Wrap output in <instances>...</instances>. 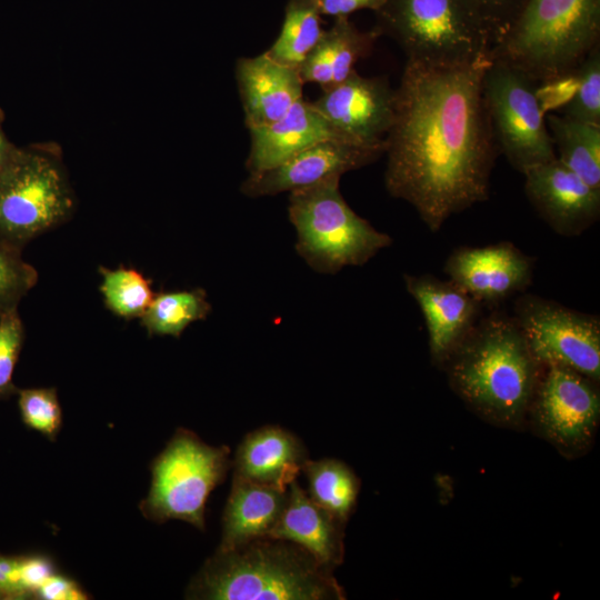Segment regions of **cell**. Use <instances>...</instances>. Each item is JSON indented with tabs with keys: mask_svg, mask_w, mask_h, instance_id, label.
<instances>
[{
	"mask_svg": "<svg viewBox=\"0 0 600 600\" xmlns=\"http://www.w3.org/2000/svg\"><path fill=\"white\" fill-rule=\"evenodd\" d=\"M489 60L452 67L407 60L396 89L384 184L431 232L489 198L500 153L482 96Z\"/></svg>",
	"mask_w": 600,
	"mask_h": 600,
	"instance_id": "1",
	"label": "cell"
},
{
	"mask_svg": "<svg viewBox=\"0 0 600 600\" xmlns=\"http://www.w3.org/2000/svg\"><path fill=\"white\" fill-rule=\"evenodd\" d=\"M186 598L201 600H340L333 570L300 546L262 537L216 550L193 577Z\"/></svg>",
	"mask_w": 600,
	"mask_h": 600,
	"instance_id": "2",
	"label": "cell"
},
{
	"mask_svg": "<svg viewBox=\"0 0 600 600\" xmlns=\"http://www.w3.org/2000/svg\"><path fill=\"white\" fill-rule=\"evenodd\" d=\"M449 380L471 408L496 422H518L530 407L540 363L513 317L494 312L450 354Z\"/></svg>",
	"mask_w": 600,
	"mask_h": 600,
	"instance_id": "3",
	"label": "cell"
},
{
	"mask_svg": "<svg viewBox=\"0 0 600 600\" xmlns=\"http://www.w3.org/2000/svg\"><path fill=\"white\" fill-rule=\"evenodd\" d=\"M600 43V0H527L491 57L538 84L572 76Z\"/></svg>",
	"mask_w": 600,
	"mask_h": 600,
	"instance_id": "4",
	"label": "cell"
},
{
	"mask_svg": "<svg viewBox=\"0 0 600 600\" xmlns=\"http://www.w3.org/2000/svg\"><path fill=\"white\" fill-rule=\"evenodd\" d=\"M374 13V29L408 61L452 67L491 57L494 39L470 0H386Z\"/></svg>",
	"mask_w": 600,
	"mask_h": 600,
	"instance_id": "5",
	"label": "cell"
},
{
	"mask_svg": "<svg viewBox=\"0 0 600 600\" xmlns=\"http://www.w3.org/2000/svg\"><path fill=\"white\" fill-rule=\"evenodd\" d=\"M340 177H328L289 194L288 214L297 232L296 250L319 273L363 266L392 238L358 216L343 199Z\"/></svg>",
	"mask_w": 600,
	"mask_h": 600,
	"instance_id": "6",
	"label": "cell"
},
{
	"mask_svg": "<svg viewBox=\"0 0 600 600\" xmlns=\"http://www.w3.org/2000/svg\"><path fill=\"white\" fill-rule=\"evenodd\" d=\"M74 194L57 150L19 149L0 168V239L21 249L66 222Z\"/></svg>",
	"mask_w": 600,
	"mask_h": 600,
	"instance_id": "7",
	"label": "cell"
},
{
	"mask_svg": "<svg viewBox=\"0 0 600 600\" xmlns=\"http://www.w3.org/2000/svg\"><path fill=\"white\" fill-rule=\"evenodd\" d=\"M231 468L227 446H209L180 428L151 463V487L140 510L157 523L178 519L204 530L207 500Z\"/></svg>",
	"mask_w": 600,
	"mask_h": 600,
	"instance_id": "8",
	"label": "cell"
},
{
	"mask_svg": "<svg viewBox=\"0 0 600 600\" xmlns=\"http://www.w3.org/2000/svg\"><path fill=\"white\" fill-rule=\"evenodd\" d=\"M538 83L520 69L491 57L482 96L498 150L523 173L556 158Z\"/></svg>",
	"mask_w": 600,
	"mask_h": 600,
	"instance_id": "9",
	"label": "cell"
},
{
	"mask_svg": "<svg viewBox=\"0 0 600 600\" xmlns=\"http://www.w3.org/2000/svg\"><path fill=\"white\" fill-rule=\"evenodd\" d=\"M513 319L541 366H561L587 378H600V320L556 301L522 294Z\"/></svg>",
	"mask_w": 600,
	"mask_h": 600,
	"instance_id": "10",
	"label": "cell"
},
{
	"mask_svg": "<svg viewBox=\"0 0 600 600\" xmlns=\"http://www.w3.org/2000/svg\"><path fill=\"white\" fill-rule=\"evenodd\" d=\"M530 406L551 441L578 448L592 437L600 416V397L593 380L561 366H544Z\"/></svg>",
	"mask_w": 600,
	"mask_h": 600,
	"instance_id": "11",
	"label": "cell"
},
{
	"mask_svg": "<svg viewBox=\"0 0 600 600\" xmlns=\"http://www.w3.org/2000/svg\"><path fill=\"white\" fill-rule=\"evenodd\" d=\"M311 101L348 140L386 149L393 123L396 89L387 77H363L353 70L343 81Z\"/></svg>",
	"mask_w": 600,
	"mask_h": 600,
	"instance_id": "12",
	"label": "cell"
},
{
	"mask_svg": "<svg viewBox=\"0 0 600 600\" xmlns=\"http://www.w3.org/2000/svg\"><path fill=\"white\" fill-rule=\"evenodd\" d=\"M533 267L531 257L502 241L460 247L448 257L443 270L479 303L497 306L531 284Z\"/></svg>",
	"mask_w": 600,
	"mask_h": 600,
	"instance_id": "13",
	"label": "cell"
},
{
	"mask_svg": "<svg viewBox=\"0 0 600 600\" xmlns=\"http://www.w3.org/2000/svg\"><path fill=\"white\" fill-rule=\"evenodd\" d=\"M384 148L368 147L347 140H326L306 148L281 163L254 173L241 184L251 198L276 196L314 184L374 162Z\"/></svg>",
	"mask_w": 600,
	"mask_h": 600,
	"instance_id": "14",
	"label": "cell"
},
{
	"mask_svg": "<svg viewBox=\"0 0 600 600\" xmlns=\"http://www.w3.org/2000/svg\"><path fill=\"white\" fill-rule=\"evenodd\" d=\"M524 192L532 207L558 234L577 237L600 217V190L594 189L558 159L523 173Z\"/></svg>",
	"mask_w": 600,
	"mask_h": 600,
	"instance_id": "15",
	"label": "cell"
},
{
	"mask_svg": "<svg viewBox=\"0 0 600 600\" xmlns=\"http://www.w3.org/2000/svg\"><path fill=\"white\" fill-rule=\"evenodd\" d=\"M403 281L423 314L433 361L446 362L478 322L482 304L451 280L404 274Z\"/></svg>",
	"mask_w": 600,
	"mask_h": 600,
	"instance_id": "16",
	"label": "cell"
},
{
	"mask_svg": "<svg viewBox=\"0 0 600 600\" xmlns=\"http://www.w3.org/2000/svg\"><path fill=\"white\" fill-rule=\"evenodd\" d=\"M249 132L251 143L246 161L249 173L270 169L321 141H350L303 98L277 121L251 128Z\"/></svg>",
	"mask_w": 600,
	"mask_h": 600,
	"instance_id": "17",
	"label": "cell"
},
{
	"mask_svg": "<svg viewBox=\"0 0 600 600\" xmlns=\"http://www.w3.org/2000/svg\"><path fill=\"white\" fill-rule=\"evenodd\" d=\"M236 78L248 129L277 121L302 99L304 83L298 69L273 60L266 51L240 58Z\"/></svg>",
	"mask_w": 600,
	"mask_h": 600,
	"instance_id": "18",
	"label": "cell"
},
{
	"mask_svg": "<svg viewBox=\"0 0 600 600\" xmlns=\"http://www.w3.org/2000/svg\"><path fill=\"white\" fill-rule=\"evenodd\" d=\"M308 459V450L297 436L279 426H263L238 446L233 476L287 490Z\"/></svg>",
	"mask_w": 600,
	"mask_h": 600,
	"instance_id": "19",
	"label": "cell"
},
{
	"mask_svg": "<svg viewBox=\"0 0 600 600\" xmlns=\"http://www.w3.org/2000/svg\"><path fill=\"white\" fill-rule=\"evenodd\" d=\"M344 523L317 504L294 480L288 487L286 506L268 537L300 546L333 570L343 560Z\"/></svg>",
	"mask_w": 600,
	"mask_h": 600,
	"instance_id": "20",
	"label": "cell"
},
{
	"mask_svg": "<svg viewBox=\"0 0 600 600\" xmlns=\"http://www.w3.org/2000/svg\"><path fill=\"white\" fill-rule=\"evenodd\" d=\"M288 498V489L256 483L233 476L222 517L218 550H229L268 537Z\"/></svg>",
	"mask_w": 600,
	"mask_h": 600,
	"instance_id": "21",
	"label": "cell"
},
{
	"mask_svg": "<svg viewBox=\"0 0 600 600\" xmlns=\"http://www.w3.org/2000/svg\"><path fill=\"white\" fill-rule=\"evenodd\" d=\"M556 158L590 187L600 190V124L562 114L546 118Z\"/></svg>",
	"mask_w": 600,
	"mask_h": 600,
	"instance_id": "22",
	"label": "cell"
},
{
	"mask_svg": "<svg viewBox=\"0 0 600 600\" xmlns=\"http://www.w3.org/2000/svg\"><path fill=\"white\" fill-rule=\"evenodd\" d=\"M308 480V494L320 507L346 522L353 511L360 489L356 473L342 461L308 459L301 470Z\"/></svg>",
	"mask_w": 600,
	"mask_h": 600,
	"instance_id": "23",
	"label": "cell"
},
{
	"mask_svg": "<svg viewBox=\"0 0 600 600\" xmlns=\"http://www.w3.org/2000/svg\"><path fill=\"white\" fill-rule=\"evenodd\" d=\"M321 16L317 0H288L280 32L266 53L298 69L324 31Z\"/></svg>",
	"mask_w": 600,
	"mask_h": 600,
	"instance_id": "24",
	"label": "cell"
},
{
	"mask_svg": "<svg viewBox=\"0 0 600 600\" xmlns=\"http://www.w3.org/2000/svg\"><path fill=\"white\" fill-rule=\"evenodd\" d=\"M211 304L203 289L161 291L154 293L141 316V324L151 336L179 338L192 322L204 320Z\"/></svg>",
	"mask_w": 600,
	"mask_h": 600,
	"instance_id": "25",
	"label": "cell"
},
{
	"mask_svg": "<svg viewBox=\"0 0 600 600\" xmlns=\"http://www.w3.org/2000/svg\"><path fill=\"white\" fill-rule=\"evenodd\" d=\"M99 272L106 307L126 320L141 318L154 297L151 280L140 271L123 266L113 270L100 267Z\"/></svg>",
	"mask_w": 600,
	"mask_h": 600,
	"instance_id": "26",
	"label": "cell"
},
{
	"mask_svg": "<svg viewBox=\"0 0 600 600\" xmlns=\"http://www.w3.org/2000/svg\"><path fill=\"white\" fill-rule=\"evenodd\" d=\"M323 37L332 61V86H334L356 70L354 66L360 59L370 54L380 34L374 28L362 31L350 21L349 17H343L337 18L333 24L323 31Z\"/></svg>",
	"mask_w": 600,
	"mask_h": 600,
	"instance_id": "27",
	"label": "cell"
},
{
	"mask_svg": "<svg viewBox=\"0 0 600 600\" xmlns=\"http://www.w3.org/2000/svg\"><path fill=\"white\" fill-rule=\"evenodd\" d=\"M561 114L582 122L600 124V43L574 72V88Z\"/></svg>",
	"mask_w": 600,
	"mask_h": 600,
	"instance_id": "28",
	"label": "cell"
},
{
	"mask_svg": "<svg viewBox=\"0 0 600 600\" xmlns=\"http://www.w3.org/2000/svg\"><path fill=\"white\" fill-rule=\"evenodd\" d=\"M38 281L37 270L21 257V249L0 239V313L18 308Z\"/></svg>",
	"mask_w": 600,
	"mask_h": 600,
	"instance_id": "29",
	"label": "cell"
},
{
	"mask_svg": "<svg viewBox=\"0 0 600 600\" xmlns=\"http://www.w3.org/2000/svg\"><path fill=\"white\" fill-rule=\"evenodd\" d=\"M17 393L24 426L54 441L62 424V412L56 388L19 389Z\"/></svg>",
	"mask_w": 600,
	"mask_h": 600,
	"instance_id": "30",
	"label": "cell"
},
{
	"mask_svg": "<svg viewBox=\"0 0 600 600\" xmlns=\"http://www.w3.org/2000/svg\"><path fill=\"white\" fill-rule=\"evenodd\" d=\"M24 340V327L17 309L0 313V400L18 392L14 368Z\"/></svg>",
	"mask_w": 600,
	"mask_h": 600,
	"instance_id": "31",
	"label": "cell"
},
{
	"mask_svg": "<svg viewBox=\"0 0 600 600\" xmlns=\"http://www.w3.org/2000/svg\"><path fill=\"white\" fill-rule=\"evenodd\" d=\"M487 27L494 43L513 22L527 0H470Z\"/></svg>",
	"mask_w": 600,
	"mask_h": 600,
	"instance_id": "32",
	"label": "cell"
},
{
	"mask_svg": "<svg viewBox=\"0 0 600 600\" xmlns=\"http://www.w3.org/2000/svg\"><path fill=\"white\" fill-rule=\"evenodd\" d=\"M298 71L303 83L319 84L322 90L332 86V61L323 33L318 43L303 59Z\"/></svg>",
	"mask_w": 600,
	"mask_h": 600,
	"instance_id": "33",
	"label": "cell"
},
{
	"mask_svg": "<svg viewBox=\"0 0 600 600\" xmlns=\"http://www.w3.org/2000/svg\"><path fill=\"white\" fill-rule=\"evenodd\" d=\"M54 573L52 561L41 554L18 558V576L26 596H36L41 584Z\"/></svg>",
	"mask_w": 600,
	"mask_h": 600,
	"instance_id": "34",
	"label": "cell"
},
{
	"mask_svg": "<svg viewBox=\"0 0 600 600\" xmlns=\"http://www.w3.org/2000/svg\"><path fill=\"white\" fill-rule=\"evenodd\" d=\"M36 597L42 600L88 599L81 587L70 578L53 573L37 590Z\"/></svg>",
	"mask_w": 600,
	"mask_h": 600,
	"instance_id": "35",
	"label": "cell"
},
{
	"mask_svg": "<svg viewBox=\"0 0 600 600\" xmlns=\"http://www.w3.org/2000/svg\"><path fill=\"white\" fill-rule=\"evenodd\" d=\"M321 14L337 18L349 17L359 10L376 12L386 0H317Z\"/></svg>",
	"mask_w": 600,
	"mask_h": 600,
	"instance_id": "36",
	"label": "cell"
},
{
	"mask_svg": "<svg viewBox=\"0 0 600 600\" xmlns=\"http://www.w3.org/2000/svg\"><path fill=\"white\" fill-rule=\"evenodd\" d=\"M0 593L3 598H26L18 576V558L0 556Z\"/></svg>",
	"mask_w": 600,
	"mask_h": 600,
	"instance_id": "37",
	"label": "cell"
},
{
	"mask_svg": "<svg viewBox=\"0 0 600 600\" xmlns=\"http://www.w3.org/2000/svg\"><path fill=\"white\" fill-rule=\"evenodd\" d=\"M14 149L16 147L7 140L0 128V168L7 162Z\"/></svg>",
	"mask_w": 600,
	"mask_h": 600,
	"instance_id": "38",
	"label": "cell"
},
{
	"mask_svg": "<svg viewBox=\"0 0 600 600\" xmlns=\"http://www.w3.org/2000/svg\"><path fill=\"white\" fill-rule=\"evenodd\" d=\"M0 598H3V597L1 596V593H0Z\"/></svg>",
	"mask_w": 600,
	"mask_h": 600,
	"instance_id": "39",
	"label": "cell"
}]
</instances>
